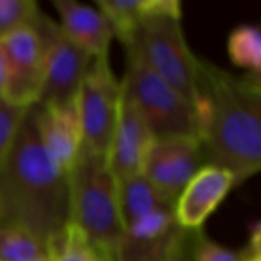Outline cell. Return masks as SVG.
I'll list each match as a JSON object with an SVG mask.
<instances>
[{"label": "cell", "mask_w": 261, "mask_h": 261, "mask_svg": "<svg viewBox=\"0 0 261 261\" xmlns=\"http://www.w3.org/2000/svg\"><path fill=\"white\" fill-rule=\"evenodd\" d=\"M5 86H6V69H5V58L0 47V98L5 96Z\"/></svg>", "instance_id": "obj_24"}, {"label": "cell", "mask_w": 261, "mask_h": 261, "mask_svg": "<svg viewBox=\"0 0 261 261\" xmlns=\"http://www.w3.org/2000/svg\"><path fill=\"white\" fill-rule=\"evenodd\" d=\"M228 57L234 66L246 70L249 75L261 72V32L258 26L240 24L228 37Z\"/></svg>", "instance_id": "obj_17"}, {"label": "cell", "mask_w": 261, "mask_h": 261, "mask_svg": "<svg viewBox=\"0 0 261 261\" xmlns=\"http://www.w3.org/2000/svg\"><path fill=\"white\" fill-rule=\"evenodd\" d=\"M26 112V107L14 106L5 98H0V167L12 148Z\"/></svg>", "instance_id": "obj_21"}, {"label": "cell", "mask_w": 261, "mask_h": 261, "mask_svg": "<svg viewBox=\"0 0 261 261\" xmlns=\"http://www.w3.org/2000/svg\"><path fill=\"white\" fill-rule=\"evenodd\" d=\"M116 182L118 205L124 229L154 211L174 206L142 174L118 179Z\"/></svg>", "instance_id": "obj_15"}, {"label": "cell", "mask_w": 261, "mask_h": 261, "mask_svg": "<svg viewBox=\"0 0 261 261\" xmlns=\"http://www.w3.org/2000/svg\"><path fill=\"white\" fill-rule=\"evenodd\" d=\"M3 223V203H2V197H0V225Z\"/></svg>", "instance_id": "obj_25"}, {"label": "cell", "mask_w": 261, "mask_h": 261, "mask_svg": "<svg viewBox=\"0 0 261 261\" xmlns=\"http://www.w3.org/2000/svg\"><path fill=\"white\" fill-rule=\"evenodd\" d=\"M182 5L179 0H98L96 8L109 20L115 37L122 41L145 17Z\"/></svg>", "instance_id": "obj_16"}, {"label": "cell", "mask_w": 261, "mask_h": 261, "mask_svg": "<svg viewBox=\"0 0 261 261\" xmlns=\"http://www.w3.org/2000/svg\"><path fill=\"white\" fill-rule=\"evenodd\" d=\"M49 255V246L31 232L0 225V261H34Z\"/></svg>", "instance_id": "obj_18"}, {"label": "cell", "mask_w": 261, "mask_h": 261, "mask_svg": "<svg viewBox=\"0 0 261 261\" xmlns=\"http://www.w3.org/2000/svg\"><path fill=\"white\" fill-rule=\"evenodd\" d=\"M5 58V99L18 107L38 104L43 86V44L34 26L0 37Z\"/></svg>", "instance_id": "obj_10"}, {"label": "cell", "mask_w": 261, "mask_h": 261, "mask_svg": "<svg viewBox=\"0 0 261 261\" xmlns=\"http://www.w3.org/2000/svg\"><path fill=\"white\" fill-rule=\"evenodd\" d=\"M121 43L125 54L136 57L193 106L196 104L200 58L187 41L182 5L145 17Z\"/></svg>", "instance_id": "obj_4"}, {"label": "cell", "mask_w": 261, "mask_h": 261, "mask_svg": "<svg viewBox=\"0 0 261 261\" xmlns=\"http://www.w3.org/2000/svg\"><path fill=\"white\" fill-rule=\"evenodd\" d=\"M153 139L154 136L144 118L121 89L118 116L106 154L109 168L116 180L141 174Z\"/></svg>", "instance_id": "obj_11"}, {"label": "cell", "mask_w": 261, "mask_h": 261, "mask_svg": "<svg viewBox=\"0 0 261 261\" xmlns=\"http://www.w3.org/2000/svg\"><path fill=\"white\" fill-rule=\"evenodd\" d=\"M190 232L177 225L173 208L154 211L124 229L113 261H184Z\"/></svg>", "instance_id": "obj_9"}, {"label": "cell", "mask_w": 261, "mask_h": 261, "mask_svg": "<svg viewBox=\"0 0 261 261\" xmlns=\"http://www.w3.org/2000/svg\"><path fill=\"white\" fill-rule=\"evenodd\" d=\"M121 83L116 80L109 57L93 58L76 95L83 148L107 154L118 116Z\"/></svg>", "instance_id": "obj_7"}, {"label": "cell", "mask_w": 261, "mask_h": 261, "mask_svg": "<svg viewBox=\"0 0 261 261\" xmlns=\"http://www.w3.org/2000/svg\"><path fill=\"white\" fill-rule=\"evenodd\" d=\"M43 44V86L38 106H64L76 99L92 58L76 47L57 21L40 12L32 24Z\"/></svg>", "instance_id": "obj_6"}, {"label": "cell", "mask_w": 261, "mask_h": 261, "mask_svg": "<svg viewBox=\"0 0 261 261\" xmlns=\"http://www.w3.org/2000/svg\"><path fill=\"white\" fill-rule=\"evenodd\" d=\"M52 6L58 15V26L76 47L92 60L109 57L115 34L98 8L75 0H54Z\"/></svg>", "instance_id": "obj_14"}, {"label": "cell", "mask_w": 261, "mask_h": 261, "mask_svg": "<svg viewBox=\"0 0 261 261\" xmlns=\"http://www.w3.org/2000/svg\"><path fill=\"white\" fill-rule=\"evenodd\" d=\"M193 245V261H242L243 254L234 252L208 237L202 236L200 231H194Z\"/></svg>", "instance_id": "obj_22"}, {"label": "cell", "mask_w": 261, "mask_h": 261, "mask_svg": "<svg viewBox=\"0 0 261 261\" xmlns=\"http://www.w3.org/2000/svg\"><path fill=\"white\" fill-rule=\"evenodd\" d=\"M196 113L206 164L231 171L237 185L261 168V81L199 63Z\"/></svg>", "instance_id": "obj_1"}, {"label": "cell", "mask_w": 261, "mask_h": 261, "mask_svg": "<svg viewBox=\"0 0 261 261\" xmlns=\"http://www.w3.org/2000/svg\"><path fill=\"white\" fill-rule=\"evenodd\" d=\"M121 89L135 104L154 138H199V121L194 106L128 54Z\"/></svg>", "instance_id": "obj_5"}, {"label": "cell", "mask_w": 261, "mask_h": 261, "mask_svg": "<svg viewBox=\"0 0 261 261\" xmlns=\"http://www.w3.org/2000/svg\"><path fill=\"white\" fill-rule=\"evenodd\" d=\"M205 164V151L199 138H154L141 174L174 205L184 187Z\"/></svg>", "instance_id": "obj_8"}, {"label": "cell", "mask_w": 261, "mask_h": 261, "mask_svg": "<svg viewBox=\"0 0 261 261\" xmlns=\"http://www.w3.org/2000/svg\"><path fill=\"white\" fill-rule=\"evenodd\" d=\"M3 223L21 228L47 246L69 225V182L47 154L37 127V106L28 109L11 151L0 167Z\"/></svg>", "instance_id": "obj_2"}, {"label": "cell", "mask_w": 261, "mask_h": 261, "mask_svg": "<svg viewBox=\"0 0 261 261\" xmlns=\"http://www.w3.org/2000/svg\"><path fill=\"white\" fill-rule=\"evenodd\" d=\"M37 106V127L50 159L67 173L83 148L76 99L64 106Z\"/></svg>", "instance_id": "obj_13"}, {"label": "cell", "mask_w": 261, "mask_h": 261, "mask_svg": "<svg viewBox=\"0 0 261 261\" xmlns=\"http://www.w3.org/2000/svg\"><path fill=\"white\" fill-rule=\"evenodd\" d=\"M49 255L52 261H107L72 225L49 245Z\"/></svg>", "instance_id": "obj_19"}, {"label": "cell", "mask_w": 261, "mask_h": 261, "mask_svg": "<svg viewBox=\"0 0 261 261\" xmlns=\"http://www.w3.org/2000/svg\"><path fill=\"white\" fill-rule=\"evenodd\" d=\"M236 185L231 171L205 164L174 202L173 214L177 225L187 231H199Z\"/></svg>", "instance_id": "obj_12"}, {"label": "cell", "mask_w": 261, "mask_h": 261, "mask_svg": "<svg viewBox=\"0 0 261 261\" xmlns=\"http://www.w3.org/2000/svg\"><path fill=\"white\" fill-rule=\"evenodd\" d=\"M40 12L34 0H0V37L32 26Z\"/></svg>", "instance_id": "obj_20"}, {"label": "cell", "mask_w": 261, "mask_h": 261, "mask_svg": "<svg viewBox=\"0 0 261 261\" xmlns=\"http://www.w3.org/2000/svg\"><path fill=\"white\" fill-rule=\"evenodd\" d=\"M249 251L246 254H243V260L242 261H261L260 252V225L254 226L252 231V239L249 242Z\"/></svg>", "instance_id": "obj_23"}, {"label": "cell", "mask_w": 261, "mask_h": 261, "mask_svg": "<svg viewBox=\"0 0 261 261\" xmlns=\"http://www.w3.org/2000/svg\"><path fill=\"white\" fill-rule=\"evenodd\" d=\"M69 225L75 226L89 245L107 261L124 234L118 205V182L102 154L81 148L67 171Z\"/></svg>", "instance_id": "obj_3"}, {"label": "cell", "mask_w": 261, "mask_h": 261, "mask_svg": "<svg viewBox=\"0 0 261 261\" xmlns=\"http://www.w3.org/2000/svg\"><path fill=\"white\" fill-rule=\"evenodd\" d=\"M34 261H52V257L50 255H46V257H41V258H37Z\"/></svg>", "instance_id": "obj_26"}]
</instances>
